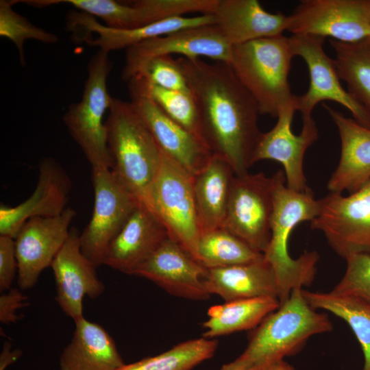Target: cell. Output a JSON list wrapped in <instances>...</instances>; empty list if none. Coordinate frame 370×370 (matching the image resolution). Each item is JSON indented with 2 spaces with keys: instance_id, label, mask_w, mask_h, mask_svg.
I'll return each mask as SVG.
<instances>
[{
  "instance_id": "obj_1",
  "label": "cell",
  "mask_w": 370,
  "mask_h": 370,
  "mask_svg": "<svg viewBox=\"0 0 370 370\" xmlns=\"http://www.w3.org/2000/svg\"><path fill=\"white\" fill-rule=\"evenodd\" d=\"M176 60L197 105L202 141L236 175L249 173L262 134L256 101L229 63L180 56Z\"/></svg>"
},
{
  "instance_id": "obj_2",
  "label": "cell",
  "mask_w": 370,
  "mask_h": 370,
  "mask_svg": "<svg viewBox=\"0 0 370 370\" xmlns=\"http://www.w3.org/2000/svg\"><path fill=\"white\" fill-rule=\"evenodd\" d=\"M302 289H294L252 330L246 349L234 360L238 370H295L284 358L298 353L311 336L332 330L328 315L306 302Z\"/></svg>"
},
{
  "instance_id": "obj_3",
  "label": "cell",
  "mask_w": 370,
  "mask_h": 370,
  "mask_svg": "<svg viewBox=\"0 0 370 370\" xmlns=\"http://www.w3.org/2000/svg\"><path fill=\"white\" fill-rule=\"evenodd\" d=\"M272 177L274 210L271 238L263 256L275 273L281 304L294 289L310 285L314 278L318 253L305 251L294 259L288 254V243L292 231L299 223L310 222L317 216L319 204L310 188L302 192L288 188L283 170L279 169Z\"/></svg>"
},
{
  "instance_id": "obj_4",
  "label": "cell",
  "mask_w": 370,
  "mask_h": 370,
  "mask_svg": "<svg viewBox=\"0 0 370 370\" xmlns=\"http://www.w3.org/2000/svg\"><path fill=\"white\" fill-rule=\"evenodd\" d=\"M108 112L110 170L140 201L160 169L162 151L130 101L113 97Z\"/></svg>"
},
{
  "instance_id": "obj_5",
  "label": "cell",
  "mask_w": 370,
  "mask_h": 370,
  "mask_svg": "<svg viewBox=\"0 0 370 370\" xmlns=\"http://www.w3.org/2000/svg\"><path fill=\"white\" fill-rule=\"evenodd\" d=\"M293 56L289 38L283 34L232 46L230 64L256 101L260 114L277 118L283 107L295 100L288 79Z\"/></svg>"
},
{
  "instance_id": "obj_6",
  "label": "cell",
  "mask_w": 370,
  "mask_h": 370,
  "mask_svg": "<svg viewBox=\"0 0 370 370\" xmlns=\"http://www.w3.org/2000/svg\"><path fill=\"white\" fill-rule=\"evenodd\" d=\"M112 69L109 53L99 49L88 62V76L81 100L71 104L62 119L91 166L110 169L112 160L103 117L113 100L107 87Z\"/></svg>"
},
{
  "instance_id": "obj_7",
  "label": "cell",
  "mask_w": 370,
  "mask_h": 370,
  "mask_svg": "<svg viewBox=\"0 0 370 370\" xmlns=\"http://www.w3.org/2000/svg\"><path fill=\"white\" fill-rule=\"evenodd\" d=\"M140 201L155 214L169 236L199 262L201 234L192 175L162 153L160 169Z\"/></svg>"
},
{
  "instance_id": "obj_8",
  "label": "cell",
  "mask_w": 370,
  "mask_h": 370,
  "mask_svg": "<svg viewBox=\"0 0 370 370\" xmlns=\"http://www.w3.org/2000/svg\"><path fill=\"white\" fill-rule=\"evenodd\" d=\"M273 210L272 176L262 172L235 175L221 227L263 254L271 238Z\"/></svg>"
},
{
  "instance_id": "obj_9",
  "label": "cell",
  "mask_w": 370,
  "mask_h": 370,
  "mask_svg": "<svg viewBox=\"0 0 370 370\" xmlns=\"http://www.w3.org/2000/svg\"><path fill=\"white\" fill-rule=\"evenodd\" d=\"M317 216L310 227L321 232L341 257L370 254V182L344 196L330 192L318 199Z\"/></svg>"
},
{
  "instance_id": "obj_10",
  "label": "cell",
  "mask_w": 370,
  "mask_h": 370,
  "mask_svg": "<svg viewBox=\"0 0 370 370\" xmlns=\"http://www.w3.org/2000/svg\"><path fill=\"white\" fill-rule=\"evenodd\" d=\"M94 208L88 225L79 234L83 254L97 268L103 264L111 241L120 231L139 200L106 167H92Z\"/></svg>"
},
{
  "instance_id": "obj_11",
  "label": "cell",
  "mask_w": 370,
  "mask_h": 370,
  "mask_svg": "<svg viewBox=\"0 0 370 370\" xmlns=\"http://www.w3.org/2000/svg\"><path fill=\"white\" fill-rule=\"evenodd\" d=\"M127 83L130 102L165 155L192 176L212 153L196 136L171 119L151 97L146 81L135 77Z\"/></svg>"
},
{
  "instance_id": "obj_12",
  "label": "cell",
  "mask_w": 370,
  "mask_h": 370,
  "mask_svg": "<svg viewBox=\"0 0 370 370\" xmlns=\"http://www.w3.org/2000/svg\"><path fill=\"white\" fill-rule=\"evenodd\" d=\"M288 17L286 30L293 35L348 43L370 38L367 0H303Z\"/></svg>"
},
{
  "instance_id": "obj_13",
  "label": "cell",
  "mask_w": 370,
  "mask_h": 370,
  "mask_svg": "<svg viewBox=\"0 0 370 370\" xmlns=\"http://www.w3.org/2000/svg\"><path fill=\"white\" fill-rule=\"evenodd\" d=\"M232 51V46L214 24L182 29L127 48L121 79L128 82L149 60L159 56L204 57L230 64Z\"/></svg>"
},
{
  "instance_id": "obj_14",
  "label": "cell",
  "mask_w": 370,
  "mask_h": 370,
  "mask_svg": "<svg viewBox=\"0 0 370 370\" xmlns=\"http://www.w3.org/2000/svg\"><path fill=\"white\" fill-rule=\"evenodd\" d=\"M324 40L323 37L303 34L289 38L294 56L304 59L310 75L308 91L296 96V110L301 112L302 119L310 118L317 104L332 101L350 111L358 123L370 128V115L341 86L334 60L324 51Z\"/></svg>"
},
{
  "instance_id": "obj_15",
  "label": "cell",
  "mask_w": 370,
  "mask_h": 370,
  "mask_svg": "<svg viewBox=\"0 0 370 370\" xmlns=\"http://www.w3.org/2000/svg\"><path fill=\"white\" fill-rule=\"evenodd\" d=\"M219 0H138L130 4L114 0H55L102 20L118 29L142 27L188 13H214Z\"/></svg>"
},
{
  "instance_id": "obj_16",
  "label": "cell",
  "mask_w": 370,
  "mask_h": 370,
  "mask_svg": "<svg viewBox=\"0 0 370 370\" xmlns=\"http://www.w3.org/2000/svg\"><path fill=\"white\" fill-rule=\"evenodd\" d=\"M75 214L67 207L58 216L33 217L22 226L14 238L20 289L33 287L42 271L51 267L69 236Z\"/></svg>"
},
{
  "instance_id": "obj_17",
  "label": "cell",
  "mask_w": 370,
  "mask_h": 370,
  "mask_svg": "<svg viewBox=\"0 0 370 370\" xmlns=\"http://www.w3.org/2000/svg\"><path fill=\"white\" fill-rule=\"evenodd\" d=\"M296 110L295 100L278 112L277 122L267 132L262 133L256 148L253 164L272 160L284 168L286 186L296 191H305L307 186L303 163L305 153L318 138V130L312 117L302 119L299 134H293L292 121Z\"/></svg>"
},
{
  "instance_id": "obj_18",
  "label": "cell",
  "mask_w": 370,
  "mask_h": 370,
  "mask_svg": "<svg viewBox=\"0 0 370 370\" xmlns=\"http://www.w3.org/2000/svg\"><path fill=\"white\" fill-rule=\"evenodd\" d=\"M79 234L75 227L71 228L50 267L56 286V301L73 321L84 317V297L97 298L105 290L97 276V267L82 252Z\"/></svg>"
},
{
  "instance_id": "obj_19",
  "label": "cell",
  "mask_w": 370,
  "mask_h": 370,
  "mask_svg": "<svg viewBox=\"0 0 370 370\" xmlns=\"http://www.w3.org/2000/svg\"><path fill=\"white\" fill-rule=\"evenodd\" d=\"M206 271V268L169 236L134 275L153 282L173 295L204 300L210 295L204 284Z\"/></svg>"
},
{
  "instance_id": "obj_20",
  "label": "cell",
  "mask_w": 370,
  "mask_h": 370,
  "mask_svg": "<svg viewBox=\"0 0 370 370\" xmlns=\"http://www.w3.org/2000/svg\"><path fill=\"white\" fill-rule=\"evenodd\" d=\"M38 171L36 187L28 199L14 207L1 205L0 236L15 238L28 219L56 217L67 208L72 184L62 166L53 158L45 157Z\"/></svg>"
},
{
  "instance_id": "obj_21",
  "label": "cell",
  "mask_w": 370,
  "mask_h": 370,
  "mask_svg": "<svg viewBox=\"0 0 370 370\" xmlns=\"http://www.w3.org/2000/svg\"><path fill=\"white\" fill-rule=\"evenodd\" d=\"M169 236L155 214L139 201L108 247L103 264L134 275Z\"/></svg>"
},
{
  "instance_id": "obj_22",
  "label": "cell",
  "mask_w": 370,
  "mask_h": 370,
  "mask_svg": "<svg viewBox=\"0 0 370 370\" xmlns=\"http://www.w3.org/2000/svg\"><path fill=\"white\" fill-rule=\"evenodd\" d=\"M215 16L212 14L195 16H177L167 18L142 27L132 29L110 28L100 23L96 18L82 12L69 13L67 26L70 31L81 30L84 35L95 34L96 38L84 40L90 46L98 47L108 53L127 48L141 42L161 36L182 29L212 25ZM83 35V36H84Z\"/></svg>"
},
{
  "instance_id": "obj_23",
  "label": "cell",
  "mask_w": 370,
  "mask_h": 370,
  "mask_svg": "<svg viewBox=\"0 0 370 370\" xmlns=\"http://www.w3.org/2000/svg\"><path fill=\"white\" fill-rule=\"evenodd\" d=\"M341 143L340 160L327 187L330 192L354 193L370 182V128L323 103Z\"/></svg>"
},
{
  "instance_id": "obj_24",
  "label": "cell",
  "mask_w": 370,
  "mask_h": 370,
  "mask_svg": "<svg viewBox=\"0 0 370 370\" xmlns=\"http://www.w3.org/2000/svg\"><path fill=\"white\" fill-rule=\"evenodd\" d=\"M213 14L214 25L232 46L282 35L288 22V16L266 11L257 0H219Z\"/></svg>"
},
{
  "instance_id": "obj_25",
  "label": "cell",
  "mask_w": 370,
  "mask_h": 370,
  "mask_svg": "<svg viewBox=\"0 0 370 370\" xmlns=\"http://www.w3.org/2000/svg\"><path fill=\"white\" fill-rule=\"evenodd\" d=\"M204 284L210 295L216 294L225 301L262 297L279 298L275 273L264 256L249 263L207 269Z\"/></svg>"
},
{
  "instance_id": "obj_26",
  "label": "cell",
  "mask_w": 370,
  "mask_h": 370,
  "mask_svg": "<svg viewBox=\"0 0 370 370\" xmlns=\"http://www.w3.org/2000/svg\"><path fill=\"white\" fill-rule=\"evenodd\" d=\"M74 323L71 341L60 356V370H118L125 365L113 338L101 325L84 317Z\"/></svg>"
},
{
  "instance_id": "obj_27",
  "label": "cell",
  "mask_w": 370,
  "mask_h": 370,
  "mask_svg": "<svg viewBox=\"0 0 370 370\" xmlns=\"http://www.w3.org/2000/svg\"><path fill=\"white\" fill-rule=\"evenodd\" d=\"M235 173L224 159L212 155L192 176V186L200 234L221 227Z\"/></svg>"
},
{
  "instance_id": "obj_28",
  "label": "cell",
  "mask_w": 370,
  "mask_h": 370,
  "mask_svg": "<svg viewBox=\"0 0 370 370\" xmlns=\"http://www.w3.org/2000/svg\"><path fill=\"white\" fill-rule=\"evenodd\" d=\"M280 305L275 297H262L225 301L211 306L208 319L203 323L202 336L214 338L232 333L253 330Z\"/></svg>"
},
{
  "instance_id": "obj_29",
  "label": "cell",
  "mask_w": 370,
  "mask_h": 370,
  "mask_svg": "<svg viewBox=\"0 0 370 370\" xmlns=\"http://www.w3.org/2000/svg\"><path fill=\"white\" fill-rule=\"evenodd\" d=\"M302 294L313 309L330 312L349 325L363 352L362 370H370V306L357 298L331 291L324 293L302 289Z\"/></svg>"
},
{
  "instance_id": "obj_30",
  "label": "cell",
  "mask_w": 370,
  "mask_h": 370,
  "mask_svg": "<svg viewBox=\"0 0 370 370\" xmlns=\"http://www.w3.org/2000/svg\"><path fill=\"white\" fill-rule=\"evenodd\" d=\"M369 39V38H368ZM368 39L356 42L330 40L335 65L347 92L370 115V45Z\"/></svg>"
},
{
  "instance_id": "obj_31",
  "label": "cell",
  "mask_w": 370,
  "mask_h": 370,
  "mask_svg": "<svg viewBox=\"0 0 370 370\" xmlns=\"http://www.w3.org/2000/svg\"><path fill=\"white\" fill-rule=\"evenodd\" d=\"M197 251L199 263L206 269L249 263L264 256L222 227L201 234Z\"/></svg>"
},
{
  "instance_id": "obj_32",
  "label": "cell",
  "mask_w": 370,
  "mask_h": 370,
  "mask_svg": "<svg viewBox=\"0 0 370 370\" xmlns=\"http://www.w3.org/2000/svg\"><path fill=\"white\" fill-rule=\"evenodd\" d=\"M218 346L214 338L188 340L155 356L124 365L118 370H191L213 356Z\"/></svg>"
},
{
  "instance_id": "obj_33",
  "label": "cell",
  "mask_w": 370,
  "mask_h": 370,
  "mask_svg": "<svg viewBox=\"0 0 370 370\" xmlns=\"http://www.w3.org/2000/svg\"><path fill=\"white\" fill-rule=\"evenodd\" d=\"M15 0L0 1V36L11 40L16 46L20 62L25 64L24 43L27 40H36L45 44L59 41L58 35L33 25L26 18L12 9Z\"/></svg>"
},
{
  "instance_id": "obj_34",
  "label": "cell",
  "mask_w": 370,
  "mask_h": 370,
  "mask_svg": "<svg viewBox=\"0 0 370 370\" xmlns=\"http://www.w3.org/2000/svg\"><path fill=\"white\" fill-rule=\"evenodd\" d=\"M146 82L151 97L164 113L202 141L197 105L190 90L165 89Z\"/></svg>"
},
{
  "instance_id": "obj_35",
  "label": "cell",
  "mask_w": 370,
  "mask_h": 370,
  "mask_svg": "<svg viewBox=\"0 0 370 370\" xmlns=\"http://www.w3.org/2000/svg\"><path fill=\"white\" fill-rule=\"evenodd\" d=\"M345 260V272L331 291L357 298L370 306V254H354Z\"/></svg>"
},
{
  "instance_id": "obj_36",
  "label": "cell",
  "mask_w": 370,
  "mask_h": 370,
  "mask_svg": "<svg viewBox=\"0 0 370 370\" xmlns=\"http://www.w3.org/2000/svg\"><path fill=\"white\" fill-rule=\"evenodd\" d=\"M136 77H141L147 82L165 89L190 90L176 59L171 56L151 59Z\"/></svg>"
},
{
  "instance_id": "obj_37",
  "label": "cell",
  "mask_w": 370,
  "mask_h": 370,
  "mask_svg": "<svg viewBox=\"0 0 370 370\" xmlns=\"http://www.w3.org/2000/svg\"><path fill=\"white\" fill-rule=\"evenodd\" d=\"M18 273L14 238L0 236V291H9Z\"/></svg>"
},
{
  "instance_id": "obj_38",
  "label": "cell",
  "mask_w": 370,
  "mask_h": 370,
  "mask_svg": "<svg viewBox=\"0 0 370 370\" xmlns=\"http://www.w3.org/2000/svg\"><path fill=\"white\" fill-rule=\"evenodd\" d=\"M27 297L17 288H10L0 296V321L3 324L16 323V310L27 305Z\"/></svg>"
},
{
  "instance_id": "obj_39",
  "label": "cell",
  "mask_w": 370,
  "mask_h": 370,
  "mask_svg": "<svg viewBox=\"0 0 370 370\" xmlns=\"http://www.w3.org/2000/svg\"><path fill=\"white\" fill-rule=\"evenodd\" d=\"M11 345L7 342L4 344L3 349L1 356V369L4 370L7 365L14 361L20 356V351L14 350L11 352Z\"/></svg>"
},
{
  "instance_id": "obj_40",
  "label": "cell",
  "mask_w": 370,
  "mask_h": 370,
  "mask_svg": "<svg viewBox=\"0 0 370 370\" xmlns=\"http://www.w3.org/2000/svg\"><path fill=\"white\" fill-rule=\"evenodd\" d=\"M220 370H238V368L234 361L224 365Z\"/></svg>"
},
{
  "instance_id": "obj_41",
  "label": "cell",
  "mask_w": 370,
  "mask_h": 370,
  "mask_svg": "<svg viewBox=\"0 0 370 370\" xmlns=\"http://www.w3.org/2000/svg\"><path fill=\"white\" fill-rule=\"evenodd\" d=\"M367 5H368L369 16V18H370V0H367Z\"/></svg>"
},
{
  "instance_id": "obj_42",
  "label": "cell",
  "mask_w": 370,
  "mask_h": 370,
  "mask_svg": "<svg viewBox=\"0 0 370 370\" xmlns=\"http://www.w3.org/2000/svg\"><path fill=\"white\" fill-rule=\"evenodd\" d=\"M368 41H369V45H370V38L368 39Z\"/></svg>"
}]
</instances>
